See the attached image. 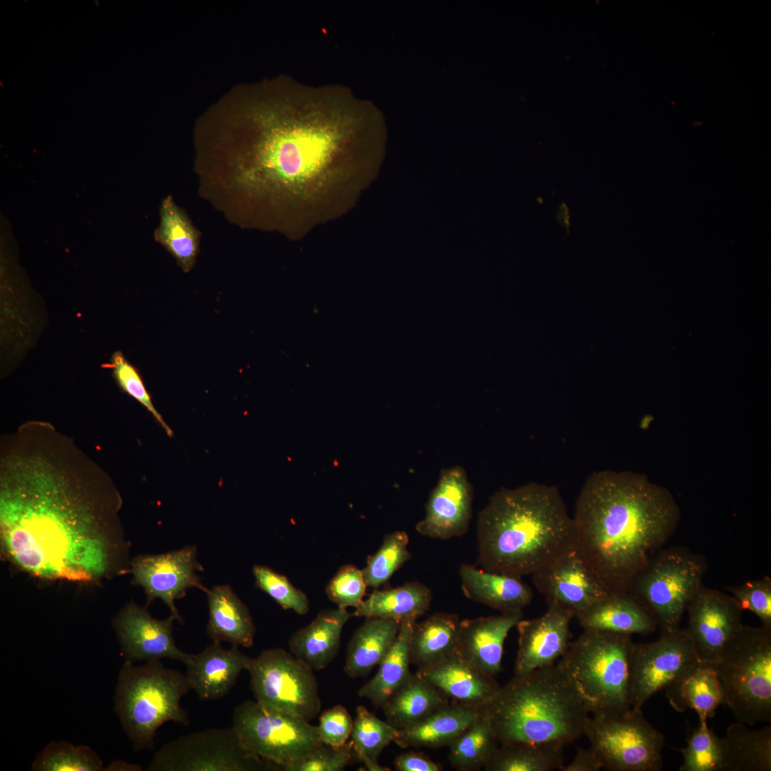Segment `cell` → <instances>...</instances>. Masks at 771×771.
<instances>
[{
  "label": "cell",
  "instance_id": "obj_1",
  "mask_svg": "<svg viewBox=\"0 0 771 771\" xmlns=\"http://www.w3.org/2000/svg\"><path fill=\"white\" fill-rule=\"evenodd\" d=\"M4 557L38 578L96 582L130 573L111 477L49 422L30 420L0 447Z\"/></svg>",
  "mask_w": 771,
  "mask_h": 771
},
{
  "label": "cell",
  "instance_id": "obj_2",
  "mask_svg": "<svg viewBox=\"0 0 771 771\" xmlns=\"http://www.w3.org/2000/svg\"><path fill=\"white\" fill-rule=\"evenodd\" d=\"M363 112L347 87L281 76L231 89L206 111L205 131L239 186L313 209L353 177Z\"/></svg>",
  "mask_w": 771,
  "mask_h": 771
},
{
  "label": "cell",
  "instance_id": "obj_3",
  "mask_svg": "<svg viewBox=\"0 0 771 771\" xmlns=\"http://www.w3.org/2000/svg\"><path fill=\"white\" fill-rule=\"evenodd\" d=\"M679 519L671 493L645 475L596 471L586 479L576 500L575 545L611 593L630 594Z\"/></svg>",
  "mask_w": 771,
  "mask_h": 771
},
{
  "label": "cell",
  "instance_id": "obj_4",
  "mask_svg": "<svg viewBox=\"0 0 771 771\" xmlns=\"http://www.w3.org/2000/svg\"><path fill=\"white\" fill-rule=\"evenodd\" d=\"M477 539L481 569L522 578L573 545L575 528L557 487L531 482L489 498L478 515Z\"/></svg>",
  "mask_w": 771,
  "mask_h": 771
},
{
  "label": "cell",
  "instance_id": "obj_5",
  "mask_svg": "<svg viewBox=\"0 0 771 771\" xmlns=\"http://www.w3.org/2000/svg\"><path fill=\"white\" fill-rule=\"evenodd\" d=\"M483 710L499 744L565 746L583 735L589 712L557 664L515 675Z\"/></svg>",
  "mask_w": 771,
  "mask_h": 771
},
{
  "label": "cell",
  "instance_id": "obj_6",
  "mask_svg": "<svg viewBox=\"0 0 771 771\" xmlns=\"http://www.w3.org/2000/svg\"><path fill=\"white\" fill-rule=\"evenodd\" d=\"M634 644L630 635L584 630L558 662L593 715L620 714L631 708Z\"/></svg>",
  "mask_w": 771,
  "mask_h": 771
},
{
  "label": "cell",
  "instance_id": "obj_7",
  "mask_svg": "<svg viewBox=\"0 0 771 771\" xmlns=\"http://www.w3.org/2000/svg\"><path fill=\"white\" fill-rule=\"evenodd\" d=\"M191 689L186 675L161 660L141 666L125 661L118 675L114 710L134 751L152 749L158 729L173 721L188 725L181 698Z\"/></svg>",
  "mask_w": 771,
  "mask_h": 771
},
{
  "label": "cell",
  "instance_id": "obj_8",
  "mask_svg": "<svg viewBox=\"0 0 771 771\" xmlns=\"http://www.w3.org/2000/svg\"><path fill=\"white\" fill-rule=\"evenodd\" d=\"M723 705L752 726L771 721V627L744 625L726 642L715 662Z\"/></svg>",
  "mask_w": 771,
  "mask_h": 771
},
{
  "label": "cell",
  "instance_id": "obj_9",
  "mask_svg": "<svg viewBox=\"0 0 771 771\" xmlns=\"http://www.w3.org/2000/svg\"><path fill=\"white\" fill-rule=\"evenodd\" d=\"M232 727L248 754L284 770L323 745L317 726L256 701L235 707Z\"/></svg>",
  "mask_w": 771,
  "mask_h": 771
},
{
  "label": "cell",
  "instance_id": "obj_10",
  "mask_svg": "<svg viewBox=\"0 0 771 771\" xmlns=\"http://www.w3.org/2000/svg\"><path fill=\"white\" fill-rule=\"evenodd\" d=\"M705 570V561L684 548L662 550L638 575L630 594L652 615L661 633L670 632L680 628Z\"/></svg>",
  "mask_w": 771,
  "mask_h": 771
},
{
  "label": "cell",
  "instance_id": "obj_11",
  "mask_svg": "<svg viewBox=\"0 0 771 771\" xmlns=\"http://www.w3.org/2000/svg\"><path fill=\"white\" fill-rule=\"evenodd\" d=\"M583 735L605 770L660 771L663 767L664 735L641 710L588 717Z\"/></svg>",
  "mask_w": 771,
  "mask_h": 771
},
{
  "label": "cell",
  "instance_id": "obj_12",
  "mask_svg": "<svg viewBox=\"0 0 771 771\" xmlns=\"http://www.w3.org/2000/svg\"><path fill=\"white\" fill-rule=\"evenodd\" d=\"M245 670L256 701L307 722L321 711L318 685L312 670L281 648L263 650L248 658Z\"/></svg>",
  "mask_w": 771,
  "mask_h": 771
},
{
  "label": "cell",
  "instance_id": "obj_13",
  "mask_svg": "<svg viewBox=\"0 0 771 771\" xmlns=\"http://www.w3.org/2000/svg\"><path fill=\"white\" fill-rule=\"evenodd\" d=\"M273 767L248 754L233 727L184 735L163 745L148 771H250Z\"/></svg>",
  "mask_w": 771,
  "mask_h": 771
},
{
  "label": "cell",
  "instance_id": "obj_14",
  "mask_svg": "<svg viewBox=\"0 0 771 771\" xmlns=\"http://www.w3.org/2000/svg\"><path fill=\"white\" fill-rule=\"evenodd\" d=\"M700 662L686 629L662 632L654 642L634 644L630 671L631 708L641 710L653 695Z\"/></svg>",
  "mask_w": 771,
  "mask_h": 771
},
{
  "label": "cell",
  "instance_id": "obj_15",
  "mask_svg": "<svg viewBox=\"0 0 771 771\" xmlns=\"http://www.w3.org/2000/svg\"><path fill=\"white\" fill-rule=\"evenodd\" d=\"M203 567L197 559L195 545L158 555H141L131 560L133 583L144 590L147 604L161 599L175 620L183 623L175 601L183 598L191 588L208 592L197 572Z\"/></svg>",
  "mask_w": 771,
  "mask_h": 771
},
{
  "label": "cell",
  "instance_id": "obj_16",
  "mask_svg": "<svg viewBox=\"0 0 771 771\" xmlns=\"http://www.w3.org/2000/svg\"><path fill=\"white\" fill-rule=\"evenodd\" d=\"M532 576L535 587L548 605L570 611L575 617L594 603L613 594L575 543Z\"/></svg>",
  "mask_w": 771,
  "mask_h": 771
},
{
  "label": "cell",
  "instance_id": "obj_17",
  "mask_svg": "<svg viewBox=\"0 0 771 771\" xmlns=\"http://www.w3.org/2000/svg\"><path fill=\"white\" fill-rule=\"evenodd\" d=\"M686 610V630L699 660L715 662L726 642L742 626L740 608L732 595L700 585Z\"/></svg>",
  "mask_w": 771,
  "mask_h": 771
},
{
  "label": "cell",
  "instance_id": "obj_18",
  "mask_svg": "<svg viewBox=\"0 0 771 771\" xmlns=\"http://www.w3.org/2000/svg\"><path fill=\"white\" fill-rule=\"evenodd\" d=\"M174 618H153L146 607L133 602L126 604L112 620L125 661L161 660L169 658L186 665L193 654L181 651L173 636Z\"/></svg>",
  "mask_w": 771,
  "mask_h": 771
},
{
  "label": "cell",
  "instance_id": "obj_19",
  "mask_svg": "<svg viewBox=\"0 0 771 771\" xmlns=\"http://www.w3.org/2000/svg\"><path fill=\"white\" fill-rule=\"evenodd\" d=\"M473 493L465 469H442L425 504V515L415 529L425 537L448 540L464 535L472 517Z\"/></svg>",
  "mask_w": 771,
  "mask_h": 771
},
{
  "label": "cell",
  "instance_id": "obj_20",
  "mask_svg": "<svg viewBox=\"0 0 771 771\" xmlns=\"http://www.w3.org/2000/svg\"><path fill=\"white\" fill-rule=\"evenodd\" d=\"M573 618L570 611L548 605L541 616L521 619L516 625L518 642L515 675L555 664L570 646V623Z\"/></svg>",
  "mask_w": 771,
  "mask_h": 771
},
{
  "label": "cell",
  "instance_id": "obj_21",
  "mask_svg": "<svg viewBox=\"0 0 771 771\" xmlns=\"http://www.w3.org/2000/svg\"><path fill=\"white\" fill-rule=\"evenodd\" d=\"M521 619L522 611L460 620L457 652L482 672L494 677L502 669L505 638Z\"/></svg>",
  "mask_w": 771,
  "mask_h": 771
},
{
  "label": "cell",
  "instance_id": "obj_22",
  "mask_svg": "<svg viewBox=\"0 0 771 771\" xmlns=\"http://www.w3.org/2000/svg\"><path fill=\"white\" fill-rule=\"evenodd\" d=\"M417 673L453 702L480 710L484 709L500 689L494 677L475 668L457 652Z\"/></svg>",
  "mask_w": 771,
  "mask_h": 771
},
{
  "label": "cell",
  "instance_id": "obj_23",
  "mask_svg": "<svg viewBox=\"0 0 771 771\" xmlns=\"http://www.w3.org/2000/svg\"><path fill=\"white\" fill-rule=\"evenodd\" d=\"M248 658L237 646L225 649L221 642H213L201 652L193 654L186 665L191 689L201 700L222 698L235 685Z\"/></svg>",
  "mask_w": 771,
  "mask_h": 771
},
{
  "label": "cell",
  "instance_id": "obj_24",
  "mask_svg": "<svg viewBox=\"0 0 771 771\" xmlns=\"http://www.w3.org/2000/svg\"><path fill=\"white\" fill-rule=\"evenodd\" d=\"M465 596L501 613L520 612L532 600L533 591L521 578L489 572L468 564L459 570Z\"/></svg>",
  "mask_w": 771,
  "mask_h": 771
},
{
  "label": "cell",
  "instance_id": "obj_25",
  "mask_svg": "<svg viewBox=\"0 0 771 771\" xmlns=\"http://www.w3.org/2000/svg\"><path fill=\"white\" fill-rule=\"evenodd\" d=\"M351 616L347 609L321 611L291 635V652L314 671L326 667L338 654L343 627Z\"/></svg>",
  "mask_w": 771,
  "mask_h": 771
},
{
  "label": "cell",
  "instance_id": "obj_26",
  "mask_svg": "<svg viewBox=\"0 0 771 771\" xmlns=\"http://www.w3.org/2000/svg\"><path fill=\"white\" fill-rule=\"evenodd\" d=\"M575 618L584 630L630 635L651 633L657 625L652 615L631 594H610Z\"/></svg>",
  "mask_w": 771,
  "mask_h": 771
},
{
  "label": "cell",
  "instance_id": "obj_27",
  "mask_svg": "<svg viewBox=\"0 0 771 771\" xmlns=\"http://www.w3.org/2000/svg\"><path fill=\"white\" fill-rule=\"evenodd\" d=\"M482 710L454 702L400 730L394 742L402 748H438L449 744L481 713Z\"/></svg>",
  "mask_w": 771,
  "mask_h": 771
},
{
  "label": "cell",
  "instance_id": "obj_28",
  "mask_svg": "<svg viewBox=\"0 0 771 771\" xmlns=\"http://www.w3.org/2000/svg\"><path fill=\"white\" fill-rule=\"evenodd\" d=\"M208 620L206 631L213 642H228L250 647L256 628L246 604L228 585H218L206 593Z\"/></svg>",
  "mask_w": 771,
  "mask_h": 771
},
{
  "label": "cell",
  "instance_id": "obj_29",
  "mask_svg": "<svg viewBox=\"0 0 771 771\" xmlns=\"http://www.w3.org/2000/svg\"><path fill=\"white\" fill-rule=\"evenodd\" d=\"M665 696L677 712L695 711L700 721L713 717L723 705V690L715 662H700L666 688Z\"/></svg>",
  "mask_w": 771,
  "mask_h": 771
},
{
  "label": "cell",
  "instance_id": "obj_30",
  "mask_svg": "<svg viewBox=\"0 0 771 771\" xmlns=\"http://www.w3.org/2000/svg\"><path fill=\"white\" fill-rule=\"evenodd\" d=\"M366 619L347 647L344 670L353 678L365 676L379 665L394 643L400 626V622L390 618Z\"/></svg>",
  "mask_w": 771,
  "mask_h": 771
},
{
  "label": "cell",
  "instance_id": "obj_31",
  "mask_svg": "<svg viewBox=\"0 0 771 771\" xmlns=\"http://www.w3.org/2000/svg\"><path fill=\"white\" fill-rule=\"evenodd\" d=\"M460 621L455 614L436 613L423 621L415 622L410 659L418 670L428 668L457 652Z\"/></svg>",
  "mask_w": 771,
  "mask_h": 771
},
{
  "label": "cell",
  "instance_id": "obj_32",
  "mask_svg": "<svg viewBox=\"0 0 771 771\" xmlns=\"http://www.w3.org/2000/svg\"><path fill=\"white\" fill-rule=\"evenodd\" d=\"M415 621L405 619L400 622L394 643L379 664L377 673L358 691L359 697L368 699L376 707H381L413 675L410 670V642Z\"/></svg>",
  "mask_w": 771,
  "mask_h": 771
},
{
  "label": "cell",
  "instance_id": "obj_33",
  "mask_svg": "<svg viewBox=\"0 0 771 771\" xmlns=\"http://www.w3.org/2000/svg\"><path fill=\"white\" fill-rule=\"evenodd\" d=\"M432 593L425 585L412 581L394 588L373 591L356 608V617L384 618L401 622L425 614L431 605Z\"/></svg>",
  "mask_w": 771,
  "mask_h": 771
},
{
  "label": "cell",
  "instance_id": "obj_34",
  "mask_svg": "<svg viewBox=\"0 0 771 771\" xmlns=\"http://www.w3.org/2000/svg\"><path fill=\"white\" fill-rule=\"evenodd\" d=\"M723 771H770L771 727L750 730L737 722L721 738Z\"/></svg>",
  "mask_w": 771,
  "mask_h": 771
},
{
  "label": "cell",
  "instance_id": "obj_35",
  "mask_svg": "<svg viewBox=\"0 0 771 771\" xmlns=\"http://www.w3.org/2000/svg\"><path fill=\"white\" fill-rule=\"evenodd\" d=\"M448 697L417 672L381 707L386 721L400 730L448 704Z\"/></svg>",
  "mask_w": 771,
  "mask_h": 771
},
{
  "label": "cell",
  "instance_id": "obj_36",
  "mask_svg": "<svg viewBox=\"0 0 771 771\" xmlns=\"http://www.w3.org/2000/svg\"><path fill=\"white\" fill-rule=\"evenodd\" d=\"M499 745L490 719L482 710L478 717L448 746L450 764L460 771L484 767Z\"/></svg>",
  "mask_w": 771,
  "mask_h": 771
},
{
  "label": "cell",
  "instance_id": "obj_37",
  "mask_svg": "<svg viewBox=\"0 0 771 771\" xmlns=\"http://www.w3.org/2000/svg\"><path fill=\"white\" fill-rule=\"evenodd\" d=\"M563 747L528 743L499 744L486 771H551L564 765Z\"/></svg>",
  "mask_w": 771,
  "mask_h": 771
},
{
  "label": "cell",
  "instance_id": "obj_38",
  "mask_svg": "<svg viewBox=\"0 0 771 771\" xmlns=\"http://www.w3.org/2000/svg\"><path fill=\"white\" fill-rule=\"evenodd\" d=\"M156 238L184 272L193 267L198 252L199 234L170 196L162 203Z\"/></svg>",
  "mask_w": 771,
  "mask_h": 771
},
{
  "label": "cell",
  "instance_id": "obj_39",
  "mask_svg": "<svg viewBox=\"0 0 771 771\" xmlns=\"http://www.w3.org/2000/svg\"><path fill=\"white\" fill-rule=\"evenodd\" d=\"M398 735V730L387 721H383L370 712L366 707L356 708L353 720L351 742L354 756L361 761L369 771H390L378 762L383 750Z\"/></svg>",
  "mask_w": 771,
  "mask_h": 771
},
{
  "label": "cell",
  "instance_id": "obj_40",
  "mask_svg": "<svg viewBox=\"0 0 771 771\" xmlns=\"http://www.w3.org/2000/svg\"><path fill=\"white\" fill-rule=\"evenodd\" d=\"M33 771L104 770L99 756L88 746H75L66 741L51 742L37 754Z\"/></svg>",
  "mask_w": 771,
  "mask_h": 771
},
{
  "label": "cell",
  "instance_id": "obj_41",
  "mask_svg": "<svg viewBox=\"0 0 771 771\" xmlns=\"http://www.w3.org/2000/svg\"><path fill=\"white\" fill-rule=\"evenodd\" d=\"M408 543V535L404 531H395L384 537L381 547L367 558L361 569L367 587L381 586L410 558Z\"/></svg>",
  "mask_w": 771,
  "mask_h": 771
},
{
  "label": "cell",
  "instance_id": "obj_42",
  "mask_svg": "<svg viewBox=\"0 0 771 771\" xmlns=\"http://www.w3.org/2000/svg\"><path fill=\"white\" fill-rule=\"evenodd\" d=\"M680 752L683 763L680 771H723L721 738L708 727L707 721L700 722Z\"/></svg>",
  "mask_w": 771,
  "mask_h": 771
},
{
  "label": "cell",
  "instance_id": "obj_43",
  "mask_svg": "<svg viewBox=\"0 0 771 771\" xmlns=\"http://www.w3.org/2000/svg\"><path fill=\"white\" fill-rule=\"evenodd\" d=\"M252 571L256 587L269 595L283 610H292L301 615L308 613V597L302 590L296 588L286 576L261 565H255Z\"/></svg>",
  "mask_w": 771,
  "mask_h": 771
},
{
  "label": "cell",
  "instance_id": "obj_44",
  "mask_svg": "<svg viewBox=\"0 0 771 771\" xmlns=\"http://www.w3.org/2000/svg\"><path fill=\"white\" fill-rule=\"evenodd\" d=\"M109 366L120 388L141 403L153 415L167 435L171 437L173 431L154 408L138 370L127 361L121 351H116L112 355Z\"/></svg>",
  "mask_w": 771,
  "mask_h": 771
},
{
  "label": "cell",
  "instance_id": "obj_45",
  "mask_svg": "<svg viewBox=\"0 0 771 771\" xmlns=\"http://www.w3.org/2000/svg\"><path fill=\"white\" fill-rule=\"evenodd\" d=\"M366 587L362 570L347 564L341 566L329 581L326 593L337 608H356L363 600Z\"/></svg>",
  "mask_w": 771,
  "mask_h": 771
},
{
  "label": "cell",
  "instance_id": "obj_46",
  "mask_svg": "<svg viewBox=\"0 0 771 771\" xmlns=\"http://www.w3.org/2000/svg\"><path fill=\"white\" fill-rule=\"evenodd\" d=\"M728 589L742 610L752 611L760 618L762 625L771 627V579L769 576L747 581Z\"/></svg>",
  "mask_w": 771,
  "mask_h": 771
},
{
  "label": "cell",
  "instance_id": "obj_47",
  "mask_svg": "<svg viewBox=\"0 0 771 771\" xmlns=\"http://www.w3.org/2000/svg\"><path fill=\"white\" fill-rule=\"evenodd\" d=\"M353 755L351 740L338 747L323 744L288 767L286 771H341L348 765Z\"/></svg>",
  "mask_w": 771,
  "mask_h": 771
},
{
  "label": "cell",
  "instance_id": "obj_48",
  "mask_svg": "<svg viewBox=\"0 0 771 771\" xmlns=\"http://www.w3.org/2000/svg\"><path fill=\"white\" fill-rule=\"evenodd\" d=\"M353 720L345 707L337 705L325 710L317 726L320 741L326 745L338 747L347 742L352 732Z\"/></svg>",
  "mask_w": 771,
  "mask_h": 771
},
{
  "label": "cell",
  "instance_id": "obj_49",
  "mask_svg": "<svg viewBox=\"0 0 771 771\" xmlns=\"http://www.w3.org/2000/svg\"><path fill=\"white\" fill-rule=\"evenodd\" d=\"M398 771H440L443 767L422 752L409 751L398 755L394 762Z\"/></svg>",
  "mask_w": 771,
  "mask_h": 771
},
{
  "label": "cell",
  "instance_id": "obj_50",
  "mask_svg": "<svg viewBox=\"0 0 771 771\" xmlns=\"http://www.w3.org/2000/svg\"><path fill=\"white\" fill-rule=\"evenodd\" d=\"M603 765L591 747L578 748L573 761L561 768L562 771H598Z\"/></svg>",
  "mask_w": 771,
  "mask_h": 771
},
{
  "label": "cell",
  "instance_id": "obj_51",
  "mask_svg": "<svg viewBox=\"0 0 771 771\" xmlns=\"http://www.w3.org/2000/svg\"><path fill=\"white\" fill-rule=\"evenodd\" d=\"M141 770V767L139 765L120 760L112 762L106 768H105V770L139 771Z\"/></svg>",
  "mask_w": 771,
  "mask_h": 771
}]
</instances>
